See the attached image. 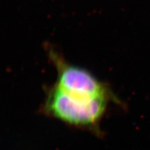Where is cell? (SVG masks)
Listing matches in <instances>:
<instances>
[{
    "mask_svg": "<svg viewBox=\"0 0 150 150\" xmlns=\"http://www.w3.org/2000/svg\"><path fill=\"white\" fill-rule=\"evenodd\" d=\"M112 101L115 102L109 98L73 95L55 83L47 90L41 111L68 125L98 131L100 121Z\"/></svg>",
    "mask_w": 150,
    "mask_h": 150,
    "instance_id": "6da1fadb",
    "label": "cell"
},
{
    "mask_svg": "<svg viewBox=\"0 0 150 150\" xmlns=\"http://www.w3.org/2000/svg\"><path fill=\"white\" fill-rule=\"evenodd\" d=\"M45 49L57 71L56 83L62 90L84 97L109 98L121 105V101L114 95L110 87L90 71L68 63L51 45H46Z\"/></svg>",
    "mask_w": 150,
    "mask_h": 150,
    "instance_id": "7a4b0ae2",
    "label": "cell"
}]
</instances>
